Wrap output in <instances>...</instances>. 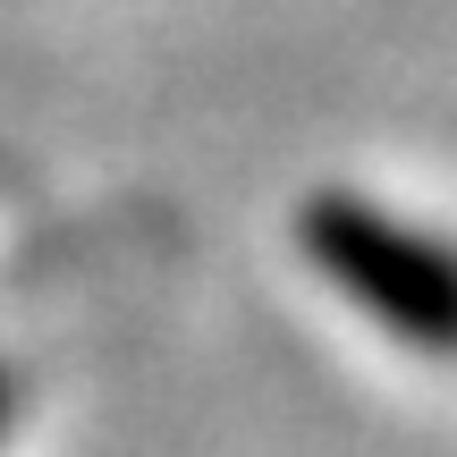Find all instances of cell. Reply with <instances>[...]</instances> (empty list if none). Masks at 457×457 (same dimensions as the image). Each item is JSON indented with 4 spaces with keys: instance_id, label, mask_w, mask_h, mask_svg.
Here are the masks:
<instances>
[{
    "instance_id": "cell-1",
    "label": "cell",
    "mask_w": 457,
    "mask_h": 457,
    "mask_svg": "<svg viewBox=\"0 0 457 457\" xmlns=\"http://www.w3.org/2000/svg\"><path fill=\"white\" fill-rule=\"evenodd\" d=\"M305 245L330 279L364 296L373 313H390V330H407L415 347H441V313H449V279L441 254L407 228H390L381 212H356V204H313L305 212Z\"/></svg>"
}]
</instances>
